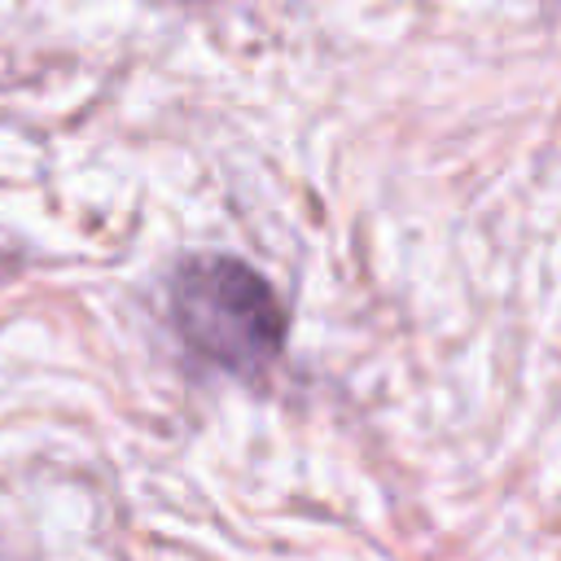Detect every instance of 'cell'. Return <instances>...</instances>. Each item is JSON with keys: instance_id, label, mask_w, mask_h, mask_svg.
<instances>
[{"instance_id": "6da1fadb", "label": "cell", "mask_w": 561, "mask_h": 561, "mask_svg": "<svg viewBox=\"0 0 561 561\" xmlns=\"http://www.w3.org/2000/svg\"><path fill=\"white\" fill-rule=\"evenodd\" d=\"M180 337L228 373H263L285 346V311L272 285L241 259H188L171 285Z\"/></svg>"}]
</instances>
